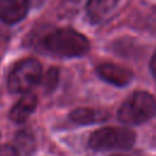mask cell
<instances>
[{
  "label": "cell",
  "mask_w": 156,
  "mask_h": 156,
  "mask_svg": "<svg viewBox=\"0 0 156 156\" xmlns=\"http://www.w3.org/2000/svg\"><path fill=\"white\" fill-rule=\"evenodd\" d=\"M117 115L126 124L145 123L156 115V99L146 91H135L121 105Z\"/></svg>",
  "instance_id": "obj_2"
},
{
  "label": "cell",
  "mask_w": 156,
  "mask_h": 156,
  "mask_svg": "<svg viewBox=\"0 0 156 156\" xmlns=\"http://www.w3.org/2000/svg\"><path fill=\"white\" fill-rule=\"evenodd\" d=\"M150 67H151V72H152L154 77L156 78V51H155V54H154V56H152V58H151Z\"/></svg>",
  "instance_id": "obj_13"
},
{
  "label": "cell",
  "mask_w": 156,
  "mask_h": 156,
  "mask_svg": "<svg viewBox=\"0 0 156 156\" xmlns=\"http://www.w3.org/2000/svg\"><path fill=\"white\" fill-rule=\"evenodd\" d=\"M15 144L20 155H23V156H29L35 147V140L33 135L27 130H21L16 134Z\"/></svg>",
  "instance_id": "obj_10"
},
{
  "label": "cell",
  "mask_w": 156,
  "mask_h": 156,
  "mask_svg": "<svg viewBox=\"0 0 156 156\" xmlns=\"http://www.w3.org/2000/svg\"><path fill=\"white\" fill-rule=\"evenodd\" d=\"M0 156H20V152L16 147L11 145H1L0 146Z\"/></svg>",
  "instance_id": "obj_12"
},
{
  "label": "cell",
  "mask_w": 156,
  "mask_h": 156,
  "mask_svg": "<svg viewBox=\"0 0 156 156\" xmlns=\"http://www.w3.org/2000/svg\"><path fill=\"white\" fill-rule=\"evenodd\" d=\"M99 77L116 87H126L133 79V72L126 67L115 63H101L96 67Z\"/></svg>",
  "instance_id": "obj_5"
},
{
  "label": "cell",
  "mask_w": 156,
  "mask_h": 156,
  "mask_svg": "<svg viewBox=\"0 0 156 156\" xmlns=\"http://www.w3.org/2000/svg\"><path fill=\"white\" fill-rule=\"evenodd\" d=\"M113 156H121V155H113Z\"/></svg>",
  "instance_id": "obj_14"
},
{
  "label": "cell",
  "mask_w": 156,
  "mask_h": 156,
  "mask_svg": "<svg viewBox=\"0 0 156 156\" xmlns=\"http://www.w3.org/2000/svg\"><path fill=\"white\" fill-rule=\"evenodd\" d=\"M108 118V112L96 108H76L69 113V121L77 126L101 123Z\"/></svg>",
  "instance_id": "obj_9"
},
{
  "label": "cell",
  "mask_w": 156,
  "mask_h": 156,
  "mask_svg": "<svg viewBox=\"0 0 156 156\" xmlns=\"http://www.w3.org/2000/svg\"><path fill=\"white\" fill-rule=\"evenodd\" d=\"M41 46L46 52L58 57H79L89 51L90 44L87 37L69 29H55L43 38Z\"/></svg>",
  "instance_id": "obj_1"
},
{
  "label": "cell",
  "mask_w": 156,
  "mask_h": 156,
  "mask_svg": "<svg viewBox=\"0 0 156 156\" xmlns=\"http://www.w3.org/2000/svg\"><path fill=\"white\" fill-rule=\"evenodd\" d=\"M57 82H58V69L56 67H51L43 78V85L46 91H51L57 85Z\"/></svg>",
  "instance_id": "obj_11"
},
{
  "label": "cell",
  "mask_w": 156,
  "mask_h": 156,
  "mask_svg": "<svg viewBox=\"0 0 156 156\" xmlns=\"http://www.w3.org/2000/svg\"><path fill=\"white\" fill-rule=\"evenodd\" d=\"M38 104L37 96L30 93H26L11 108L10 118L15 123H23L35 110Z\"/></svg>",
  "instance_id": "obj_8"
},
{
  "label": "cell",
  "mask_w": 156,
  "mask_h": 156,
  "mask_svg": "<svg viewBox=\"0 0 156 156\" xmlns=\"http://www.w3.org/2000/svg\"><path fill=\"white\" fill-rule=\"evenodd\" d=\"M135 143L133 130L123 127H105L95 130L89 136V146L95 151L128 150Z\"/></svg>",
  "instance_id": "obj_3"
},
{
  "label": "cell",
  "mask_w": 156,
  "mask_h": 156,
  "mask_svg": "<svg viewBox=\"0 0 156 156\" xmlns=\"http://www.w3.org/2000/svg\"><path fill=\"white\" fill-rule=\"evenodd\" d=\"M29 9V0H0V20L7 24L22 21Z\"/></svg>",
  "instance_id": "obj_6"
},
{
  "label": "cell",
  "mask_w": 156,
  "mask_h": 156,
  "mask_svg": "<svg viewBox=\"0 0 156 156\" xmlns=\"http://www.w3.org/2000/svg\"><path fill=\"white\" fill-rule=\"evenodd\" d=\"M41 65L35 58L20 61L9 74L7 85L13 94H26L43 79Z\"/></svg>",
  "instance_id": "obj_4"
},
{
  "label": "cell",
  "mask_w": 156,
  "mask_h": 156,
  "mask_svg": "<svg viewBox=\"0 0 156 156\" xmlns=\"http://www.w3.org/2000/svg\"><path fill=\"white\" fill-rule=\"evenodd\" d=\"M119 0H88L85 12L90 22L100 23L106 20L118 5Z\"/></svg>",
  "instance_id": "obj_7"
}]
</instances>
